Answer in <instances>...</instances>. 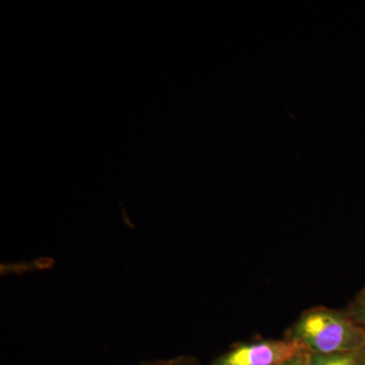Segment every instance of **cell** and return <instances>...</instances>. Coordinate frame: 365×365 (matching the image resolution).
I'll list each match as a JSON object with an SVG mask.
<instances>
[{
	"instance_id": "obj_1",
	"label": "cell",
	"mask_w": 365,
	"mask_h": 365,
	"mask_svg": "<svg viewBox=\"0 0 365 365\" xmlns=\"http://www.w3.org/2000/svg\"><path fill=\"white\" fill-rule=\"evenodd\" d=\"M285 338L309 354L355 351L365 348V330L346 311L314 307L288 329Z\"/></svg>"
},
{
	"instance_id": "obj_2",
	"label": "cell",
	"mask_w": 365,
	"mask_h": 365,
	"mask_svg": "<svg viewBox=\"0 0 365 365\" xmlns=\"http://www.w3.org/2000/svg\"><path fill=\"white\" fill-rule=\"evenodd\" d=\"M304 351L299 344L287 338L239 343L209 365H280Z\"/></svg>"
},
{
	"instance_id": "obj_3",
	"label": "cell",
	"mask_w": 365,
	"mask_h": 365,
	"mask_svg": "<svg viewBox=\"0 0 365 365\" xmlns=\"http://www.w3.org/2000/svg\"><path fill=\"white\" fill-rule=\"evenodd\" d=\"M307 365H365V348L332 354H309Z\"/></svg>"
},
{
	"instance_id": "obj_4",
	"label": "cell",
	"mask_w": 365,
	"mask_h": 365,
	"mask_svg": "<svg viewBox=\"0 0 365 365\" xmlns=\"http://www.w3.org/2000/svg\"><path fill=\"white\" fill-rule=\"evenodd\" d=\"M346 312L365 330V287L356 295Z\"/></svg>"
},
{
	"instance_id": "obj_5",
	"label": "cell",
	"mask_w": 365,
	"mask_h": 365,
	"mask_svg": "<svg viewBox=\"0 0 365 365\" xmlns=\"http://www.w3.org/2000/svg\"><path fill=\"white\" fill-rule=\"evenodd\" d=\"M138 365H203L192 356H179L176 359L151 360V361H143Z\"/></svg>"
},
{
	"instance_id": "obj_6",
	"label": "cell",
	"mask_w": 365,
	"mask_h": 365,
	"mask_svg": "<svg viewBox=\"0 0 365 365\" xmlns=\"http://www.w3.org/2000/svg\"><path fill=\"white\" fill-rule=\"evenodd\" d=\"M307 360H309V353L304 351L295 355L292 359L287 360L280 365H307Z\"/></svg>"
}]
</instances>
